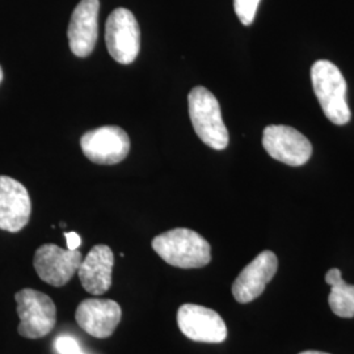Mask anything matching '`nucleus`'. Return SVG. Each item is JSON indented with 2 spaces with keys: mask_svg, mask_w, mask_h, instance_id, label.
Here are the masks:
<instances>
[{
  "mask_svg": "<svg viewBox=\"0 0 354 354\" xmlns=\"http://www.w3.org/2000/svg\"><path fill=\"white\" fill-rule=\"evenodd\" d=\"M152 248L167 264L196 269L212 261V247L200 234L189 228H174L152 239Z\"/></svg>",
  "mask_w": 354,
  "mask_h": 354,
  "instance_id": "f257e3e1",
  "label": "nucleus"
},
{
  "mask_svg": "<svg viewBox=\"0 0 354 354\" xmlns=\"http://www.w3.org/2000/svg\"><path fill=\"white\" fill-rule=\"evenodd\" d=\"M311 82L319 104L326 117L335 125L351 121V109L346 102V82L336 64L320 59L311 67Z\"/></svg>",
  "mask_w": 354,
  "mask_h": 354,
  "instance_id": "f03ea898",
  "label": "nucleus"
},
{
  "mask_svg": "<svg viewBox=\"0 0 354 354\" xmlns=\"http://www.w3.org/2000/svg\"><path fill=\"white\" fill-rule=\"evenodd\" d=\"M188 106L198 138L214 150H225L228 146L227 127L214 95L205 87H194L188 95Z\"/></svg>",
  "mask_w": 354,
  "mask_h": 354,
  "instance_id": "7ed1b4c3",
  "label": "nucleus"
},
{
  "mask_svg": "<svg viewBox=\"0 0 354 354\" xmlns=\"http://www.w3.org/2000/svg\"><path fill=\"white\" fill-rule=\"evenodd\" d=\"M17 315L20 317L19 333L26 339H41L49 335L57 323V307L49 295L23 289L15 294Z\"/></svg>",
  "mask_w": 354,
  "mask_h": 354,
  "instance_id": "20e7f679",
  "label": "nucleus"
},
{
  "mask_svg": "<svg viewBox=\"0 0 354 354\" xmlns=\"http://www.w3.org/2000/svg\"><path fill=\"white\" fill-rule=\"evenodd\" d=\"M105 41L109 54L118 64H130L136 61L140 49V30L131 11L117 8L109 15Z\"/></svg>",
  "mask_w": 354,
  "mask_h": 354,
  "instance_id": "39448f33",
  "label": "nucleus"
},
{
  "mask_svg": "<svg viewBox=\"0 0 354 354\" xmlns=\"http://www.w3.org/2000/svg\"><path fill=\"white\" fill-rule=\"evenodd\" d=\"M178 328L190 340L219 344L227 339V327L214 310L198 304H183L177 311Z\"/></svg>",
  "mask_w": 354,
  "mask_h": 354,
  "instance_id": "423d86ee",
  "label": "nucleus"
},
{
  "mask_svg": "<svg viewBox=\"0 0 354 354\" xmlns=\"http://www.w3.org/2000/svg\"><path fill=\"white\" fill-rule=\"evenodd\" d=\"M263 146L273 159L283 165L299 167L313 155V145L294 127L270 125L264 129Z\"/></svg>",
  "mask_w": 354,
  "mask_h": 354,
  "instance_id": "0eeeda50",
  "label": "nucleus"
},
{
  "mask_svg": "<svg viewBox=\"0 0 354 354\" xmlns=\"http://www.w3.org/2000/svg\"><path fill=\"white\" fill-rule=\"evenodd\" d=\"M80 147L89 160L96 165H117L130 151V140L121 127H102L83 134Z\"/></svg>",
  "mask_w": 354,
  "mask_h": 354,
  "instance_id": "6e6552de",
  "label": "nucleus"
},
{
  "mask_svg": "<svg viewBox=\"0 0 354 354\" xmlns=\"http://www.w3.org/2000/svg\"><path fill=\"white\" fill-rule=\"evenodd\" d=\"M83 256L80 251L64 250L55 244H44L35 254V269L39 279L51 286L61 288L74 277Z\"/></svg>",
  "mask_w": 354,
  "mask_h": 354,
  "instance_id": "1a4fd4ad",
  "label": "nucleus"
},
{
  "mask_svg": "<svg viewBox=\"0 0 354 354\" xmlns=\"http://www.w3.org/2000/svg\"><path fill=\"white\" fill-rule=\"evenodd\" d=\"M279 259L276 253L264 251L257 254L248 266L241 270L232 285V295L239 304H250L259 298L266 285L276 276Z\"/></svg>",
  "mask_w": 354,
  "mask_h": 354,
  "instance_id": "9d476101",
  "label": "nucleus"
},
{
  "mask_svg": "<svg viewBox=\"0 0 354 354\" xmlns=\"http://www.w3.org/2000/svg\"><path fill=\"white\" fill-rule=\"evenodd\" d=\"M32 203L26 187L12 177L0 176V230L19 232L26 227Z\"/></svg>",
  "mask_w": 354,
  "mask_h": 354,
  "instance_id": "9b49d317",
  "label": "nucleus"
},
{
  "mask_svg": "<svg viewBox=\"0 0 354 354\" xmlns=\"http://www.w3.org/2000/svg\"><path fill=\"white\" fill-rule=\"evenodd\" d=\"M99 0H82L74 10L67 30L70 49L79 58L88 57L99 36Z\"/></svg>",
  "mask_w": 354,
  "mask_h": 354,
  "instance_id": "f8f14e48",
  "label": "nucleus"
},
{
  "mask_svg": "<svg viewBox=\"0 0 354 354\" xmlns=\"http://www.w3.org/2000/svg\"><path fill=\"white\" fill-rule=\"evenodd\" d=\"M121 317L120 304L112 299H84L75 313L79 327L97 339L112 336Z\"/></svg>",
  "mask_w": 354,
  "mask_h": 354,
  "instance_id": "ddd939ff",
  "label": "nucleus"
},
{
  "mask_svg": "<svg viewBox=\"0 0 354 354\" xmlns=\"http://www.w3.org/2000/svg\"><path fill=\"white\" fill-rule=\"evenodd\" d=\"M114 256L108 245L99 244L89 251L77 269L79 279L84 290L93 295H102L112 286Z\"/></svg>",
  "mask_w": 354,
  "mask_h": 354,
  "instance_id": "4468645a",
  "label": "nucleus"
},
{
  "mask_svg": "<svg viewBox=\"0 0 354 354\" xmlns=\"http://www.w3.org/2000/svg\"><path fill=\"white\" fill-rule=\"evenodd\" d=\"M326 282L330 285L328 304L332 313L340 317H354V285H348L336 268L326 274Z\"/></svg>",
  "mask_w": 354,
  "mask_h": 354,
  "instance_id": "2eb2a0df",
  "label": "nucleus"
},
{
  "mask_svg": "<svg viewBox=\"0 0 354 354\" xmlns=\"http://www.w3.org/2000/svg\"><path fill=\"white\" fill-rule=\"evenodd\" d=\"M261 0H234V8L243 26H251Z\"/></svg>",
  "mask_w": 354,
  "mask_h": 354,
  "instance_id": "dca6fc26",
  "label": "nucleus"
},
{
  "mask_svg": "<svg viewBox=\"0 0 354 354\" xmlns=\"http://www.w3.org/2000/svg\"><path fill=\"white\" fill-rule=\"evenodd\" d=\"M55 349L59 354H71L80 349V346L75 339L70 336H61L55 340Z\"/></svg>",
  "mask_w": 354,
  "mask_h": 354,
  "instance_id": "f3484780",
  "label": "nucleus"
},
{
  "mask_svg": "<svg viewBox=\"0 0 354 354\" xmlns=\"http://www.w3.org/2000/svg\"><path fill=\"white\" fill-rule=\"evenodd\" d=\"M64 236H66V241H67V250L75 251L80 247L82 239L76 232H64Z\"/></svg>",
  "mask_w": 354,
  "mask_h": 354,
  "instance_id": "a211bd4d",
  "label": "nucleus"
},
{
  "mask_svg": "<svg viewBox=\"0 0 354 354\" xmlns=\"http://www.w3.org/2000/svg\"><path fill=\"white\" fill-rule=\"evenodd\" d=\"M299 354H329L326 353V352H317V351H306V352H302V353Z\"/></svg>",
  "mask_w": 354,
  "mask_h": 354,
  "instance_id": "6ab92c4d",
  "label": "nucleus"
},
{
  "mask_svg": "<svg viewBox=\"0 0 354 354\" xmlns=\"http://www.w3.org/2000/svg\"><path fill=\"white\" fill-rule=\"evenodd\" d=\"M71 354H86V353H84V352H83V351H82V349H77V351H75V352H74V353H71Z\"/></svg>",
  "mask_w": 354,
  "mask_h": 354,
  "instance_id": "aec40b11",
  "label": "nucleus"
},
{
  "mask_svg": "<svg viewBox=\"0 0 354 354\" xmlns=\"http://www.w3.org/2000/svg\"><path fill=\"white\" fill-rule=\"evenodd\" d=\"M1 80H3V70H1V67H0V83H1Z\"/></svg>",
  "mask_w": 354,
  "mask_h": 354,
  "instance_id": "412c9836",
  "label": "nucleus"
}]
</instances>
